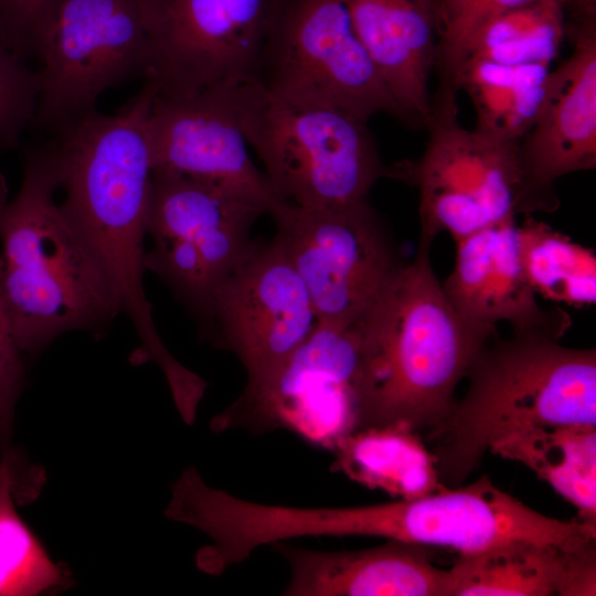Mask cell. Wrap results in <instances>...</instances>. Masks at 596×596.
Returning <instances> with one entry per match:
<instances>
[{
  "label": "cell",
  "mask_w": 596,
  "mask_h": 596,
  "mask_svg": "<svg viewBox=\"0 0 596 596\" xmlns=\"http://www.w3.org/2000/svg\"><path fill=\"white\" fill-rule=\"evenodd\" d=\"M252 79L291 103L334 107L366 121L380 113L404 120L347 0H267Z\"/></svg>",
  "instance_id": "obj_6"
},
{
  "label": "cell",
  "mask_w": 596,
  "mask_h": 596,
  "mask_svg": "<svg viewBox=\"0 0 596 596\" xmlns=\"http://www.w3.org/2000/svg\"><path fill=\"white\" fill-rule=\"evenodd\" d=\"M8 200V183L4 174L0 171V211Z\"/></svg>",
  "instance_id": "obj_31"
},
{
  "label": "cell",
  "mask_w": 596,
  "mask_h": 596,
  "mask_svg": "<svg viewBox=\"0 0 596 596\" xmlns=\"http://www.w3.org/2000/svg\"><path fill=\"white\" fill-rule=\"evenodd\" d=\"M33 127L55 135L96 111L107 89L149 77L152 51L140 0H64L35 49Z\"/></svg>",
  "instance_id": "obj_9"
},
{
  "label": "cell",
  "mask_w": 596,
  "mask_h": 596,
  "mask_svg": "<svg viewBox=\"0 0 596 596\" xmlns=\"http://www.w3.org/2000/svg\"><path fill=\"white\" fill-rule=\"evenodd\" d=\"M518 224L525 277L536 296L585 308L596 302L594 249L576 243L533 214Z\"/></svg>",
  "instance_id": "obj_24"
},
{
  "label": "cell",
  "mask_w": 596,
  "mask_h": 596,
  "mask_svg": "<svg viewBox=\"0 0 596 596\" xmlns=\"http://www.w3.org/2000/svg\"><path fill=\"white\" fill-rule=\"evenodd\" d=\"M436 1H437V8H438V6H439V3H440L441 0H436Z\"/></svg>",
  "instance_id": "obj_34"
},
{
  "label": "cell",
  "mask_w": 596,
  "mask_h": 596,
  "mask_svg": "<svg viewBox=\"0 0 596 596\" xmlns=\"http://www.w3.org/2000/svg\"><path fill=\"white\" fill-rule=\"evenodd\" d=\"M257 205L205 181L152 171L146 216L157 275L200 323L219 286L251 251Z\"/></svg>",
  "instance_id": "obj_8"
},
{
  "label": "cell",
  "mask_w": 596,
  "mask_h": 596,
  "mask_svg": "<svg viewBox=\"0 0 596 596\" xmlns=\"http://www.w3.org/2000/svg\"><path fill=\"white\" fill-rule=\"evenodd\" d=\"M274 240L302 279L319 324L354 327L406 263L369 200L305 209L287 203Z\"/></svg>",
  "instance_id": "obj_10"
},
{
  "label": "cell",
  "mask_w": 596,
  "mask_h": 596,
  "mask_svg": "<svg viewBox=\"0 0 596 596\" xmlns=\"http://www.w3.org/2000/svg\"><path fill=\"white\" fill-rule=\"evenodd\" d=\"M289 568L283 596H448L449 571L435 566L426 546L400 540L344 551L272 544Z\"/></svg>",
  "instance_id": "obj_17"
},
{
  "label": "cell",
  "mask_w": 596,
  "mask_h": 596,
  "mask_svg": "<svg viewBox=\"0 0 596 596\" xmlns=\"http://www.w3.org/2000/svg\"><path fill=\"white\" fill-rule=\"evenodd\" d=\"M202 336L232 352L254 385L275 372L319 324L308 290L278 243L255 241L215 290Z\"/></svg>",
  "instance_id": "obj_13"
},
{
  "label": "cell",
  "mask_w": 596,
  "mask_h": 596,
  "mask_svg": "<svg viewBox=\"0 0 596 596\" xmlns=\"http://www.w3.org/2000/svg\"><path fill=\"white\" fill-rule=\"evenodd\" d=\"M372 535H373V504H372Z\"/></svg>",
  "instance_id": "obj_33"
},
{
  "label": "cell",
  "mask_w": 596,
  "mask_h": 596,
  "mask_svg": "<svg viewBox=\"0 0 596 596\" xmlns=\"http://www.w3.org/2000/svg\"><path fill=\"white\" fill-rule=\"evenodd\" d=\"M54 140L29 147L18 193L0 211V287L14 341L38 355L72 331L104 334L123 313L119 294L63 213Z\"/></svg>",
  "instance_id": "obj_3"
},
{
  "label": "cell",
  "mask_w": 596,
  "mask_h": 596,
  "mask_svg": "<svg viewBox=\"0 0 596 596\" xmlns=\"http://www.w3.org/2000/svg\"><path fill=\"white\" fill-rule=\"evenodd\" d=\"M534 0H441L438 6V42L435 67L439 84L455 86L467 44L488 19ZM457 89V88H456Z\"/></svg>",
  "instance_id": "obj_26"
},
{
  "label": "cell",
  "mask_w": 596,
  "mask_h": 596,
  "mask_svg": "<svg viewBox=\"0 0 596 596\" xmlns=\"http://www.w3.org/2000/svg\"><path fill=\"white\" fill-rule=\"evenodd\" d=\"M332 470L396 499H415L445 486L421 434L406 424L371 426L342 438L330 451Z\"/></svg>",
  "instance_id": "obj_21"
},
{
  "label": "cell",
  "mask_w": 596,
  "mask_h": 596,
  "mask_svg": "<svg viewBox=\"0 0 596 596\" xmlns=\"http://www.w3.org/2000/svg\"><path fill=\"white\" fill-rule=\"evenodd\" d=\"M43 470L9 448L0 459V596L55 594L72 585L68 568L54 562L15 510L35 499Z\"/></svg>",
  "instance_id": "obj_20"
},
{
  "label": "cell",
  "mask_w": 596,
  "mask_h": 596,
  "mask_svg": "<svg viewBox=\"0 0 596 596\" xmlns=\"http://www.w3.org/2000/svg\"><path fill=\"white\" fill-rule=\"evenodd\" d=\"M40 75L7 43L0 31V150L14 149L32 125Z\"/></svg>",
  "instance_id": "obj_27"
},
{
  "label": "cell",
  "mask_w": 596,
  "mask_h": 596,
  "mask_svg": "<svg viewBox=\"0 0 596 596\" xmlns=\"http://www.w3.org/2000/svg\"><path fill=\"white\" fill-rule=\"evenodd\" d=\"M565 15L570 17L568 25L596 20V0H558Z\"/></svg>",
  "instance_id": "obj_30"
},
{
  "label": "cell",
  "mask_w": 596,
  "mask_h": 596,
  "mask_svg": "<svg viewBox=\"0 0 596 596\" xmlns=\"http://www.w3.org/2000/svg\"><path fill=\"white\" fill-rule=\"evenodd\" d=\"M371 536H372V504H371Z\"/></svg>",
  "instance_id": "obj_32"
},
{
  "label": "cell",
  "mask_w": 596,
  "mask_h": 596,
  "mask_svg": "<svg viewBox=\"0 0 596 596\" xmlns=\"http://www.w3.org/2000/svg\"><path fill=\"white\" fill-rule=\"evenodd\" d=\"M457 92L439 84L432 97L423 153L386 169L385 177L417 189L421 238L430 242L443 232L456 242L519 215V143L465 128Z\"/></svg>",
  "instance_id": "obj_7"
},
{
  "label": "cell",
  "mask_w": 596,
  "mask_h": 596,
  "mask_svg": "<svg viewBox=\"0 0 596 596\" xmlns=\"http://www.w3.org/2000/svg\"><path fill=\"white\" fill-rule=\"evenodd\" d=\"M149 77L162 97H189L251 79L267 0H140Z\"/></svg>",
  "instance_id": "obj_12"
},
{
  "label": "cell",
  "mask_w": 596,
  "mask_h": 596,
  "mask_svg": "<svg viewBox=\"0 0 596 596\" xmlns=\"http://www.w3.org/2000/svg\"><path fill=\"white\" fill-rule=\"evenodd\" d=\"M419 237L376 302L355 324L361 349L359 429L406 424L426 432L447 415L455 391L497 327L462 318L447 300Z\"/></svg>",
  "instance_id": "obj_2"
},
{
  "label": "cell",
  "mask_w": 596,
  "mask_h": 596,
  "mask_svg": "<svg viewBox=\"0 0 596 596\" xmlns=\"http://www.w3.org/2000/svg\"><path fill=\"white\" fill-rule=\"evenodd\" d=\"M361 369L355 326L318 324L267 379L245 385L210 428L260 435L284 429L331 451L359 428Z\"/></svg>",
  "instance_id": "obj_11"
},
{
  "label": "cell",
  "mask_w": 596,
  "mask_h": 596,
  "mask_svg": "<svg viewBox=\"0 0 596 596\" xmlns=\"http://www.w3.org/2000/svg\"><path fill=\"white\" fill-rule=\"evenodd\" d=\"M2 258L0 256V276ZM24 356L19 350L12 331L0 287V449L10 447L17 402L24 386Z\"/></svg>",
  "instance_id": "obj_29"
},
{
  "label": "cell",
  "mask_w": 596,
  "mask_h": 596,
  "mask_svg": "<svg viewBox=\"0 0 596 596\" xmlns=\"http://www.w3.org/2000/svg\"><path fill=\"white\" fill-rule=\"evenodd\" d=\"M148 129L152 171L215 184L272 217L285 206L252 161L221 89L189 97L156 94Z\"/></svg>",
  "instance_id": "obj_14"
},
{
  "label": "cell",
  "mask_w": 596,
  "mask_h": 596,
  "mask_svg": "<svg viewBox=\"0 0 596 596\" xmlns=\"http://www.w3.org/2000/svg\"><path fill=\"white\" fill-rule=\"evenodd\" d=\"M448 596H595L596 540H515L459 554Z\"/></svg>",
  "instance_id": "obj_19"
},
{
  "label": "cell",
  "mask_w": 596,
  "mask_h": 596,
  "mask_svg": "<svg viewBox=\"0 0 596 596\" xmlns=\"http://www.w3.org/2000/svg\"><path fill=\"white\" fill-rule=\"evenodd\" d=\"M451 273L441 284L453 308L466 320L487 327L504 322L512 333H543L561 339L570 313L543 308L522 266L517 217L455 242Z\"/></svg>",
  "instance_id": "obj_16"
},
{
  "label": "cell",
  "mask_w": 596,
  "mask_h": 596,
  "mask_svg": "<svg viewBox=\"0 0 596 596\" xmlns=\"http://www.w3.org/2000/svg\"><path fill=\"white\" fill-rule=\"evenodd\" d=\"M221 91L284 202L317 209L366 201L386 175L369 121L334 107L284 100L252 78Z\"/></svg>",
  "instance_id": "obj_5"
},
{
  "label": "cell",
  "mask_w": 596,
  "mask_h": 596,
  "mask_svg": "<svg viewBox=\"0 0 596 596\" xmlns=\"http://www.w3.org/2000/svg\"><path fill=\"white\" fill-rule=\"evenodd\" d=\"M543 333L492 337L465 377L468 386L425 444L440 481L462 485L494 441L532 426L596 425V351Z\"/></svg>",
  "instance_id": "obj_4"
},
{
  "label": "cell",
  "mask_w": 596,
  "mask_h": 596,
  "mask_svg": "<svg viewBox=\"0 0 596 596\" xmlns=\"http://www.w3.org/2000/svg\"><path fill=\"white\" fill-rule=\"evenodd\" d=\"M567 38L560 84L518 146L519 214L556 211V181L596 167V20L567 25Z\"/></svg>",
  "instance_id": "obj_15"
},
{
  "label": "cell",
  "mask_w": 596,
  "mask_h": 596,
  "mask_svg": "<svg viewBox=\"0 0 596 596\" xmlns=\"http://www.w3.org/2000/svg\"><path fill=\"white\" fill-rule=\"evenodd\" d=\"M561 79L557 66L502 65L467 58L456 77L476 111L475 129L491 137L519 143L535 125Z\"/></svg>",
  "instance_id": "obj_22"
},
{
  "label": "cell",
  "mask_w": 596,
  "mask_h": 596,
  "mask_svg": "<svg viewBox=\"0 0 596 596\" xmlns=\"http://www.w3.org/2000/svg\"><path fill=\"white\" fill-rule=\"evenodd\" d=\"M567 38V21L558 0H534L485 21L471 35L467 58L502 65H551Z\"/></svg>",
  "instance_id": "obj_25"
},
{
  "label": "cell",
  "mask_w": 596,
  "mask_h": 596,
  "mask_svg": "<svg viewBox=\"0 0 596 596\" xmlns=\"http://www.w3.org/2000/svg\"><path fill=\"white\" fill-rule=\"evenodd\" d=\"M355 31L404 121L426 127L438 42L436 0H347Z\"/></svg>",
  "instance_id": "obj_18"
},
{
  "label": "cell",
  "mask_w": 596,
  "mask_h": 596,
  "mask_svg": "<svg viewBox=\"0 0 596 596\" xmlns=\"http://www.w3.org/2000/svg\"><path fill=\"white\" fill-rule=\"evenodd\" d=\"M156 92L155 84L146 79L115 114L96 110L53 140L64 192L60 206L119 294L123 313L140 341L136 363L152 361L169 372L178 360L157 330L143 287L152 175L148 117Z\"/></svg>",
  "instance_id": "obj_1"
},
{
  "label": "cell",
  "mask_w": 596,
  "mask_h": 596,
  "mask_svg": "<svg viewBox=\"0 0 596 596\" xmlns=\"http://www.w3.org/2000/svg\"><path fill=\"white\" fill-rule=\"evenodd\" d=\"M64 0H0V31L24 60L35 55L36 44Z\"/></svg>",
  "instance_id": "obj_28"
},
{
  "label": "cell",
  "mask_w": 596,
  "mask_h": 596,
  "mask_svg": "<svg viewBox=\"0 0 596 596\" xmlns=\"http://www.w3.org/2000/svg\"><path fill=\"white\" fill-rule=\"evenodd\" d=\"M491 454L523 464L596 524V425L532 426L494 441Z\"/></svg>",
  "instance_id": "obj_23"
}]
</instances>
